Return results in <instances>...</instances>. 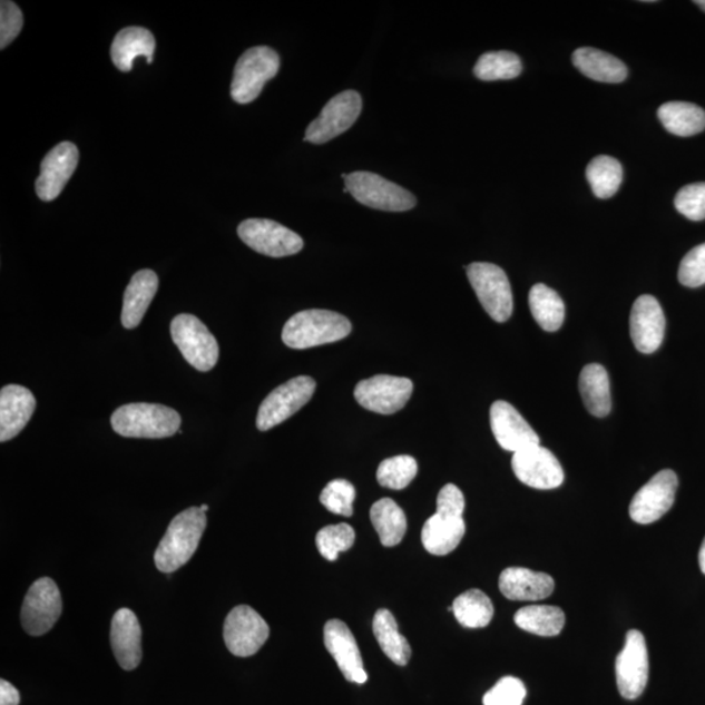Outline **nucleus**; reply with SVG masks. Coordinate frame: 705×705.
<instances>
[{"label":"nucleus","mask_w":705,"mask_h":705,"mask_svg":"<svg viewBox=\"0 0 705 705\" xmlns=\"http://www.w3.org/2000/svg\"><path fill=\"white\" fill-rule=\"evenodd\" d=\"M206 527V512L200 507H189L178 513L155 552L157 570L172 574L185 566L198 550Z\"/></svg>","instance_id":"f257e3e1"},{"label":"nucleus","mask_w":705,"mask_h":705,"mask_svg":"<svg viewBox=\"0 0 705 705\" xmlns=\"http://www.w3.org/2000/svg\"><path fill=\"white\" fill-rule=\"evenodd\" d=\"M352 324L344 315L329 310H305L287 321L283 341L292 349H309L336 343L351 335Z\"/></svg>","instance_id":"f03ea898"},{"label":"nucleus","mask_w":705,"mask_h":705,"mask_svg":"<svg viewBox=\"0 0 705 705\" xmlns=\"http://www.w3.org/2000/svg\"><path fill=\"white\" fill-rule=\"evenodd\" d=\"M180 423L179 413L161 404H126L111 415L114 431L125 438H170L178 433Z\"/></svg>","instance_id":"7ed1b4c3"},{"label":"nucleus","mask_w":705,"mask_h":705,"mask_svg":"<svg viewBox=\"0 0 705 705\" xmlns=\"http://www.w3.org/2000/svg\"><path fill=\"white\" fill-rule=\"evenodd\" d=\"M345 193L363 206L379 210L404 212L415 207V198L408 189L370 172L343 174Z\"/></svg>","instance_id":"20e7f679"},{"label":"nucleus","mask_w":705,"mask_h":705,"mask_svg":"<svg viewBox=\"0 0 705 705\" xmlns=\"http://www.w3.org/2000/svg\"><path fill=\"white\" fill-rule=\"evenodd\" d=\"M278 70L280 57L275 50L268 47L248 49L234 68L231 89L233 100L242 105L253 102Z\"/></svg>","instance_id":"39448f33"},{"label":"nucleus","mask_w":705,"mask_h":705,"mask_svg":"<svg viewBox=\"0 0 705 705\" xmlns=\"http://www.w3.org/2000/svg\"><path fill=\"white\" fill-rule=\"evenodd\" d=\"M467 275L482 307L492 321L505 323L513 311L511 284L506 272L491 263H472Z\"/></svg>","instance_id":"423d86ee"},{"label":"nucleus","mask_w":705,"mask_h":705,"mask_svg":"<svg viewBox=\"0 0 705 705\" xmlns=\"http://www.w3.org/2000/svg\"><path fill=\"white\" fill-rule=\"evenodd\" d=\"M174 344L185 360L202 373L214 369L218 361L219 349L214 335L198 317L180 314L170 324Z\"/></svg>","instance_id":"0eeeda50"},{"label":"nucleus","mask_w":705,"mask_h":705,"mask_svg":"<svg viewBox=\"0 0 705 705\" xmlns=\"http://www.w3.org/2000/svg\"><path fill=\"white\" fill-rule=\"evenodd\" d=\"M316 383L313 378L297 376L278 385L264 399L256 417V427L268 431L297 413L313 398Z\"/></svg>","instance_id":"6e6552de"},{"label":"nucleus","mask_w":705,"mask_h":705,"mask_svg":"<svg viewBox=\"0 0 705 705\" xmlns=\"http://www.w3.org/2000/svg\"><path fill=\"white\" fill-rule=\"evenodd\" d=\"M62 597L55 580L41 578L32 584L21 609V625L26 633L42 636L51 630L62 614Z\"/></svg>","instance_id":"1a4fd4ad"},{"label":"nucleus","mask_w":705,"mask_h":705,"mask_svg":"<svg viewBox=\"0 0 705 705\" xmlns=\"http://www.w3.org/2000/svg\"><path fill=\"white\" fill-rule=\"evenodd\" d=\"M238 235L254 252L271 257L298 254L303 239L286 226L265 218H249L238 226Z\"/></svg>","instance_id":"9d476101"},{"label":"nucleus","mask_w":705,"mask_h":705,"mask_svg":"<svg viewBox=\"0 0 705 705\" xmlns=\"http://www.w3.org/2000/svg\"><path fill=\"white\" fill-rule=\"evenodd\" d=\"M268 638L267 621L249 606L239 605L227 614L224 624V640L234 656L249 657L257 654Z\"/></svg>","instance_id":"9b49d317"},{"label":"nucleus","mask_w":705,"mask_h":705,"mask_svg":"<svg viewBox=\"0 0 705 705\" xmlns=\"http://www.w3.org/2000/svg\"><path fill=\"white\" fill-rule=\"evenodd\" d=\"M413 393L411 379L376 375L355 386L354 398L370 412L393 414L403 409Z\"/></svg>","instance_id":"f8f14e48"},{"label":"nucleus","mask_w":705,"mask_h":705,"mask_svg":"<svg viewBox=\"0 0 705 705\" xmlns=\"http://www.w3.org/2000/svg\"><path fill=\"white\" fill-rule=\"evenodd\" d=\"M649 659L644 635L630 630L626 635L624 649L616 659V677L619 694L625 699L634 701L644 693L648 684Z\"/></svg>","instance_id":"ddd939ff"},{"label":"nucleus","mask_w":705,"mask_h":705,"mask_svg":"<svg viewBox=\"0 0 705 705\" xmlns=\"http://www.w3.org/2000/svg\"><path fill=\"white\" fill-rule=\"evenodd\" d=\"M362 111V98L355 90H345L324 106L323 110L306 130L305 140L324 144L349 130Z\"/></svg>","instance_id":"4468645a"},{"label":"nucleus","mask_w":705,"mask_h":705,"mask_svg":"<svg viewBox=\"0 0 705 705\" xmlns=\"http://www.w3.org/2000/svg\"><path fill=\"white\" fill-rule=\"evenodd\" d=\"M678 477L670 469L658 472L636 492L630 517L638 525H652L668 513L676 500Z\"/></svg>","instance_id":"2eb2a0df"},{"label":"nucleus","mask_w":705,"mask_h":705,"mask_svg":"<svg viewBox=\"0 0 705 705\" xmlns=\"http://www.w3.org/2000/svg\"><path fill=\"white\" fill-rule=\"evenodd\" d=\"M511 464L518 480L529 488L551 490L565 481L564 468L556 454L542 445L513 453Z\"/></svg>","instance_id":"dca6fc26"},{"label":"nucleus","mask_w":705,"mask_h":705,"mask_svg":"<svg viewBox=\"0 0 705 705\" xmlns=\"http://www.w3.org/2000/svg\"><path fill=\"white\" fill-rule=\"evenodd\" d=\"M79 164V149L70 141L58 144L48 151L41 163V174L36 180V193L43 202H52L70 180Z\"/></svg>","instance_id":"f3484780"},{"label":"nucleus","mask_w":705,"mask_h":705,"mask_svg":"<svg viewBox=\"0 0 705 705\" xmlns=\"http://www.w3.org/2000/svg\"><path fill=\"white\" fill-rule=\"evenodd\" d=\"M490 424L497 442L513 453L540 445V437L517 409L507 401H496L490 408Z\"/></svg>","instance_id":"a211bd4d"},{"label":"nucleus","mask_w":705,"mask_h":705,"mask_svg":"<svg viewBox=\"0 0 705 705\" xmlns=\"http://www.w3.org/2000/svg\"><path fill=\"white\" fill-rule=\"evenodd\" d=\"M666 320L662 305L654 295H640L634 302L630 316L633 343L640 353L652 354L662 346Z\"/></svg>","instance_id":"6ab92c4d"},{"label":"nucleus","mask_w":705,"mask_h":705,"mask_svg":"<svg viewBox=\"0 0 705 705\" xmlns=\"http://www.w3.org/2000/svg\"><path fill=\"white\" fill-rule=\"evenodd\" d=\"M324 646L349 682L366 684L368 674L363 669L358 640L343 620L331 619L325 624Z\"/></svg>","instance_id":"aec40b11"},{"label":"nucleus","mask_w":705,"mask_h":705,"mask_svg":"<svg viewBox=\"0 0 705 705\" xmlns=\"http://www.w3.org/2000/svg\"><path fill=\"white\" fill-rule=\"evenodd\" d=\"M36 398L27 386L10 384L0 391V441L18 437L36 411Z\"/></svg>","instance_id":"412c9836"},{"label":"nucleus","mask_w":705,"mask_h":705,"mask_svg":"<svg viewBox=\"0 0 705 705\" xmlns=\"http://www.w3.org/2000/svg\"><path fill=\"white\" fill-rule=\"evenodd\" d=\"M110 642L120 668L134 670L141 663V626L130 609H120L111 620Z\"/></svg>","instance_id":"4be33fe9"},{"label":"nucleus","mask_w":705,"mask_h":705,"mask_svg":"<svg viewBox=\"0 0 705 705\" xmlns=\"http://www.w3.org/2000/svg\"><path fill=\"white\" fill-rule=\"evenodd\" d=\"M556 582L550 575L525 567H510L499 576V589L508 600L541 601L555 593Z\"/></svg>","instance_id":"5701e85b"},{"label":"nucleus","mask_w":705,"mask_h":705,"mask_svg":"<svg viewBox=\"0 0 705 705\" xmlns=\"http://www.w3.org/2000/svg\"><path fill=\"white\" fill-rule=\"evenodd\" d=\"M156 41L148 29L141 27H128L114 38L111 45V59L119 71L133 70L134 60L146 57L147 62H154Z\"/></svg>","instance_id":"b1692460"},{"label":"nucleus","mask_w":705,"mask_h":705,"mask_svg":"<svg viewBox=\"0 0 705 705\" xmlns=\"http://www.w3.org/2000/svg\"><path fill=\"white\" fill-rule=\"evenodd\" d=\"M466 521L462 517L435 513L424 522L422 544L430 555L443 557L450 555L460 545L466 535Z\"/></svg>","instance_id":"393cba45"},{"label":"nucleus","mask_w":705,"mask_h":705,"mask_svg":"<svg viewBox=\"0 0 705 705\" xmlns=\"http://www.w3.org/2000/svg\"><path fill=\"white\" fill-rule=\"evenodd\" d=\"M157 290L158 276L156 272L141 270L135 273L124 297L123 324L125 329L138 327L151 301H154Z\"/></svg>","instance_id":"a878e982"},{"label":"nucleus","mask_w":705,"mask_h":705,"mask_svg":"<svg viewBox=\"0 0 705 705\" xmlns=\"http://www.w3.org/2000/svg\"><path fill=\"white\" fill-rule=\"evenodd\" d=\"M572 63L587 78L600 82H617L627 79V67L621 60L595 48H580L572 55Z\"/></svg>","instance_id":"bb28decb"},{"label":"nucleus","mask_w":705,"mask_h":705,"mask_svg":"<svg viewBox=\"0 0 705 705\" xmlns=\"http://www.w3.org/2000/svg\"><path fill=\"white\" fill-rule=\"evenodd\" d=\"M580 395L590 414L603 419L611 411L610 381L608 371L598 363H590L581 370Z\"/></svg>","instance_id":"cd10ccee"},{"label":"nucleus","mask_w":705,"mask_h":705,"mask_svg":"<svg viewBox=\"0 0 705 705\" xmlns=\"http://www.w3.org/2000/svg\"><path fill=\"white\" fill-rule=\"evenodd\" d=\"M657 116L666 131L673 135L694 136L705 130V111L692 102H666L658 109Z\"/></svg>","instance_id":"c85d7f7f"},{"label":"nucleus","mask_w":705,"mask_h":705,"mask_svg":"<svg viewBox=\"0 0 705 705\" xmlns=\"http://www.w3.org/2000/svg\"><path fill=\"white\" fill-rule=\"evenodd\" d=\"M373 630L379 647L384 655L399 666H405L412 657L411 644L399 631L395 617L390 610L379 609L375 613Z\"/></svg>","instance_id":"c756f323"},{"label":"nucleus","mask_w":705,"mask_h":705,"mask_svg":"<svg viewBox=\"0 0 705 705\" xmlns=\"http://www.w3.org/2000/svg\"><path fill=\"white\" fill-rule=\"evenodd\" d=\"M370 519L385 548H392L403 540L407 533V517L395 500L379 499L371 507Z\"/></svg>","instance_id":"7c9ffc66"},{"label":"nucleus","mask_w":705,"mask_h":705,"mask_svg":"<svg viewBox=\"0 0 705 705\" xmlns=\"http://www.w3.org/2000/svg\"><path fill=\"white\" fill-rule=\"evenodd\" d=\"M529 307L536 322L546 332H557L566 316L565 302L545 284H536L529 292Z\"/></svg>","instance_id":"2f4dec72"},{"label":"nucleus","mask_w":705,"mask_h":705,"mask_svg":"<svg viewBox=\"0 0 705 705\" xmlns=\"http://www.w3.org/2000/svg\"><path fill=\"white\" fill-rule=\"evenodd\" d=\"M521 630L538 636H557L562 633L566 617L562 609L551 605H530L513 617Z\"/></svg>","instance_id":"473e14b6"},{"label":"nucleus","mask_w":705,"mask_h":705,"mask_svg":"<svg viewBox=\"0 0 705 705\" xmlns=\"http://www.w3.org/2000/svg\"><path fill=\"white\" fill-rule=\"evenodd\" d=\"M452 613L461 626L482 628L487 627L495 617V606L482 590L469 589L454 598Z\"/></svg>","instance_id":"72a5a7b5"},{"label":"nucleus","mask_w":705,"mask_h":705,"mask_svg":"<svg viewBox=\"0 0 705 705\" xmlns=\"http://www.w3.org/2000/svg\"><path fill=\"white\" fill-rule=\"evenodd\" d=\"M587 179L598 199H609L618 193L624 168L616 158L597 156L587 166Z\"/></svg>","instance_id":"f704fd0d"},{"label":"nucleus","mask_w":705,"mask_h":705,"mask_svg":"<svg viewBox=\"0 0 705 705\" xmlns=\"http://www.w3.org/2000/svg\"><path fill=\"white\" fill-rule=\"evenodd\" d=\"M473 72L482 81L512 80L522 72V65L515 52L490 51L477 60Z\"/></svg>","instance_id":"c9c22d12"},{"label":"nucleus","mask_w":705,"mask_h":705,"mask_svg":"<svg viewBox=\"0 0 705 705\" xmlns=\"http://www.w3.org/2000/svg\"><path fill=\"white\" fill-rule=\"evenodd\" d=\"M419 472V466L412 457L400 454V457L385 459L378 468L376 479L381 487L392 490H403L414 480Z\"/></svg>","instance_id":"e433bc0d"},{"label":"nucleus","mask_w":705,"mask_h":705,"mask_svg":"<svg viewBox=\"0 0 705 705\" xmlns=\"http://www.w3.org/2000/svg\"><path fill=\"white\" fill-rule=\"evenodd\" d=\"M355 541L354 529L349 525L329 526L316 535V546L323 558L335 562L340 552L352 548Z\"/></svg>","instance_id":"4c0bfd02"},{"label":"nucleus","mask_w":705,"mask_h":705,"mask_svg":"<svg viewBox=\"0 0 705 705\" xmlns=\"http://www.w3.org/2000/svg\"><path fill=\"white\" fill-rule=\"evenodd\" d=\"M355 489L346 480L331 481L321 495V503L332 513L352 517Z\"/></svg>","instance_id":"58836bf2"},{"label":"nucleus","mask_w":705,"mask_h":705,"mask_svg":"<svg viewBox=\"0 0 705 705\" xmlns=\"http://www.w3.org/2000/svg\"><path fill=\"white\" fill-rule=\"evenodd\" d=\"M674 206L680 215L692 222L705 219V182L682 187L674 199Z\"/></svg>","instance_id":"ea45409f"},{"label":"nucleus","mask_w":705,"mask_h":705,"mask_svg":"<svg viewBox=\"0 0 705 705\" xmlns=\"http://www.w3.org/2000/svg\"><path fill=\"white\" fill-rule=\"evenodd\" d=\"M526 696V685L519 678L503 677L484 694L483 705H522Z\"/></svg>","instance_id":"a19ab883"},{"label":"nucleus","mask_w":705,"mask_h":705,"mask_svg":"<svg viewBox=\"0 0 705 705\" xmlns=\"http://www.w3.org/2000/svg\"><path fill=\"white\" fill-rule=\"evenodd\" d=\"M679 283L687 287L705 285V244L688 252L679 264Z\"/></svg>","instance_id":"79ce46f5"},{"label":"nucleus","mask_w":705,"mask_h":705,"mask_svg":"<svg viewBox=\"0 0 705 705\" xmlns=\"http://www.w3.org/2000/svg\"><path fill=\"white\" fill-rule=\"evenodd\" d=\"M25 25V18L19 6L3 0L0 3V49H6L17 38Z\"/></svg>","instance_id":"37998d69"},{"label":"nucleus","mask_w":705,"mask_h":705,"mask_svg":"<svg viewBox=\"0 0 705 705\" xmlns=\"http://www.w3.org/2000/svg\"><path fill=\"white\" fill-rule=\"evenodd\" d=\"M466 508L464 495L454 484L449 483L439 491L437 499V512L450 515V517H462Z\"/></svg>","instance_id":"c03bdc74"},{"label":"nucleus","mask_w":705,"mask_h":705,"mask_svg":"<svg viewBox=\"0 0 705 705\" xmlns=\"http://www.w3.org/2000/svg\"><path fill=\"white\" fill-rule=\"evenodd\" d=\"M20 694L17 687L6 679L0 680V705H19Z\"/></svg>","instance_id":"a18cd8bd"},{"label":"nucleus","mask_w":705,"mask_h":705,"mask_svg":"<svg viewBox=\"0 0 705 705\" xmlns=\"http://www.w3.org/2000/svg\"><path fill=\"white\" fill-rule=\"evenodd\" d=\"M699 566L702 572L705 575V538L699 550Z\"/></svg>","instance_id":"49530a36"},{"label":"nucleus","mask_w":705,"mask_h":705,"mask_svg":"<svg viewBox=\"0 0 705 705\" xmlns=\"http://www.w3.org/2000/svg\"><path fill=\"white\" fill-rule=\"evenodd\" d=\"M697 7H699L701 10H703L705 12V0H696V2H694Z\"/></svg>","instance_id":"de8ad7c7"},{"label":"nucleus","mask_w":705,"mask_h":705,"mask_svg":"<svg viewBox=\"0 0 705 705\" xmlns=\"http://www.w3.org/2000/svg\"><path fill=\"white\" fill-rule=\"evenodd\" d=\"M200 510H202L203 512H207V511L209 510V507H208L207 505H203V506L200 507Z\"/></svg>","instance_id":"09e8293b"}]
</instances>
